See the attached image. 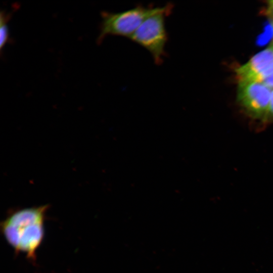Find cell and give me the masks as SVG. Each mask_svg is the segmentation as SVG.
<instances>
[{"label":"cell","mask_w":273,"mask_h":273,"mask_svg":"<svg viewBox=\"0 0 273 273\" xmlns=\"http://www.w3.org/2000/svg\"><path fill=\"white\" fill-rule=\"evenodd\" d=\"M49 205L13 211L1 222V230L8 243L17 252L34 260L44 237V224Z\"/></svg>","instance_id":"cell-1"},{"label":"cell","mask_w":273,"mask_h":273,"mask_svg":"<svg viewBox=\"0 0 273 273\" xmlns=\"http://www.w3.org/2000/svg\"><path fill=\"white\" fill-rule=\"evenodd\" d=\"M165 7V5L155 7L152 5L146 7L139 5L120 12H102L98 43H101L108 35L129 38L147 18L162 11Z\"/></svg>","instance_id":"cell-2"},{"label":"cell","mask_w":273,"mask_h":273,"mask_svg":"<svg viewBox=\"0 0 273 273\" xmlns=\"http://www.w3.org/2000/svg\"><path fill=\"white\" fill-rule=\"evenodd\" d=\"M173 5L168 3L161 11L147 18L129 38L146 49L157 65L162 64L166 55L165 48L168 40L165 17L172 12Z\"/></svg>","instance_id":"cell-3"},{"label":"cell","mask_w":273,"mask_h":273,"mask_svg":"<svg viewBox=\"0 0 273 273\" xmlns=\"http://www.w3.org/2000/svg\"><path fill=\"white\" fill-rule=\"evenodd\" d=\"M271 92L270 88L261 82H239L238 101L251 117L264 121L269 107Z\"/></svg>","instance_id":"cell-4"},{"label":"cell","mask_w":273,"mask_h":273,"mask_svg":"<svg viewBox=\"0 0 273 273\" xmlns=\"http://www.w3.org/2000/svg\"><path fill=\"white\" fill-rule=\"evenodd\" d=\"M239 82H262L273 73V46L257 53L236 70Z\"/></svg>","instance_id":"cell-5"},{"label":"cell","mask_w":273,"mask_h":273,"mask_svg":"<svg viewBox=\"0 0 273 273\" xmlns=\"http://www.w3.org/2000/svg\"><path fill=\"white\" fill-rule=\"evenodd\" d=\"M11 17V14L4 11L1 12L0 15V36L1 50L4 48L10 40L8 28V21Z\"/></svg>","instance_id":"cell-6"},{"label":"cell","mask_w":273,"mask_h":273,"mask_svg":"<svg viewBox=\"0 0 273 273\" xmlns=\"http://www.w3.org/2000/svg\"><path fill=\"white\" fill-rule=\"evenodd\" d=\"M273 33V24L272 25H267L265 30L263 33L259 36L258 42L259 44H263L267 42L271 37Z\"/></svg>","instance_id":"cell-7"},{"label":"cell","mask_w":273,"mask_h":273,"mask_svg":"<svg viewBox=\"0 0 273 273\" xmlns=\"http://www.w3.org/2000/svg\"><path fill=\"white\" fill-rule=\"evenodd\" d=\"M264 121H273V90L271 92L269 109Z\"/></svg>","instance_id":"cell-8"},{"label":"cell","mask_w":273,"mask_h":273,"mask_svg":"<svg viewBox=\"0 0 273 273\" xmlns=\"http://www.w3.org/2000/svg\"><path fill=\"white\" fill-rule=\"evenodd\" d=\"M266 14L273 20V1L268 2Z\"/></svg>","instance_id":"cell-9"},{"label":"cell","mask_w":273,"mask_h":273,"mask_svg":"<svg viewBox=\"0 0 273 273\" xmlns=\"http://www.w3.org/2000/svg\"><path fill=\"white\" fill-rule=\"evenodd\" d=\"M265 85L271 89L273 88V73L265 78L262 82Z\"/></svg>","instance_id":"cell-10"},{"label":"cell","mask_w":273,"mask_h":273,"mask_svg":"<svg viewBox=\"0 0 273 273\" xmlns=\"http://www.w3.org/2000/svg\"><path fill=\"white\" fill-rule=\"evenodd\" d=\"M273 46V45H272Z\"/></svg>","instance_id":"cell-11"}]
</instances>
